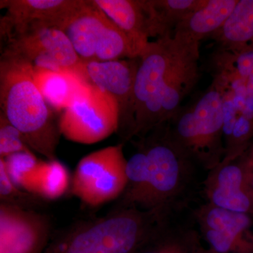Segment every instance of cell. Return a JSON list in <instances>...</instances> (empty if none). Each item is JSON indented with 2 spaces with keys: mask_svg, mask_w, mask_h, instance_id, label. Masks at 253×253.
Wrapping results in <instances>:
<instances>
[{
  "mask_svg": "<svg viewBox=\"0 0 253 253\" xmlns=\"http://www.w3.org/2000/svg\"><path fill=\"white\" fill-rule=\"evenodd\" d=\"M199 47L177 34L149 42L139 56L134 82L132 139L169 123L180 111L201 76Z\"/></svg>",
  "mask_w": 253,
  "mask_h": 253,
  "instance_id": "obj_1",
  "label": "cell"
},
{
  "mask_svg": "<svg viewBox=\"0 0 253 253\" xmlns=\"http://www.w3.org/2000/svg\"><path fill=\"white\" fill-rule=\"evenodd\" d=\"M0 106L32 151L48 161L56 159L61 135L59 121L35 83L33 65L8 49L0 60Z\"/></svg>",
  "mask_w": 253,
  "mask_h": 253,
  "instance_id": "obj_2",
  "label": "cell"
},
{
  "mask_svg": "<svg viewBox=\"0 0 253 253\" xmlns=\"http://www.w3.org/2000/svg\"><path fill=\"white\" fill-rule=\"evenodd\" d=\"M134 141L147 158V186L140 210L168 214L184 212L202 186L198 179L202 169L173 138L169 123Z\"/></svg>",
  "mask_w": 253,
  "mask_h": 253,
  "instance_id": "obj_3",
  "label": "cell"
},
{
  "mask_svg": "<svg viewBox=\"0 0 253 253\" xmlns=\"http://www.w3.org/2000/svg\"><path fill=\"white\" fill-rule=\"evenodd\" d=\"M166 217L156 210L113 208L61 229L49 253H135Z\"/></svg>",
  "mask_w": 253,
  "mask_h": 253,
  "instance_id": "obj_4",
  "label": "cell"
},
{
  "mask_svg": "<svg viewBox=\"0 0 253 253\" xmlns=\"http://www.w3.org/2000/svg\"><path fill=\"white\" fill-rule=\"evenodd\" d=\"M223 96L224 87L217 78L194 104L181 108L169 122L173 138L206 172L225 154Z\"/></svg>",
  "mask_w": 253,
  "mask_h": 253,
  "instance_id": "obj_5",
  "label": "cell"
},
{
  "mask_svg": "<svg viewBox=\"0 0 253 253\" xmlns=\"http://www.w3.org/2000/svg\"><path fill=\"white\" fill-rule=\"evenodd\" d=\"M126 163L123 144L86 155L78 162L73 172L71 193L91 208L119 199L126 185Z\"/></svg>",
  "mask_w": 253,
  "mask_h": 253,
  "instance_id": "obj_6",
  "label": "cell"
},
{
  "mask_svg": "<svg viewBox=\"0 0 253 253\" xmlns=\"http://www.w3.org/2000/svg\"><path fill=\"white\" fill-rule=\"evenodd\" d=\"M119 124L117 101L89 83L59 119L61 135L68 141L86 145L96 144L118 133Z\"/></svg>",
  "mask_w": 253,
  "mask_h": 253,
  "instance_id": "obj_7",
  "label": "cell"
},
{
  "mask_svg": "<svg viewBox=\"0 0 253 253\" xmlns=\"http://www.w3.org/2000/svg\"><path fill=\"white\" fill-rule=\"evenodd\" d=\"M5 49L27 59L33 68L72 73L86 81L84 62L64 32L44 23H35L10 37Z\"/></svg>",
  "mask_w": 253,
  "mask_h": 253,
  "instance_id": "obj_8",
  "label": "cell"
},
{
  "mask_svg": "<svg viewBox=\"0 0 253 253\" xmlns=\"http://www.w3.org/2000/svg\"><path fill=\"white\" fill-rule=\"evenodd\" d=\"M191 218L209 249L215 253H253V217L206 202Z\"/></svg>",
  "mask_w": 253,
  "mask_h": 253,
  "instance_id": "obj_9",
  "label": "cell"
},
{
  "mask_svg": "<svg viewBox=\"0 0 253 253\" xmlns=\"http://www.w3.org/2000/svg\"><path fill=\"white\" fill-rule=\"evenodd\" d=\"M201 189L210 204L253 217L251 148L234 161L220 163L208 171Z\"/></svg>",
  "mask_w": 253,
  "mask_h": 253,
  "instance_id": "obj_10",
  "label": "cell"
},
{
  "mask_svg": "<svg viewBox=\"0 0 253 253\" xmlns=\"http://www.w3.org/2000/svg\"><path fill=\"white\" fill-rule=\"evenodd\" d=\"M86 81L114 98L119 106L118 134L125 141L132 139L134 116L133 92L139 58L84 62Z\"/></svg>",
  "mask_w": 253,
  "mask_h": 253,
  "instance_id": "obj_11",
  "label": "cell"
},
{
  "mask_svg": "<svg viewBox=\"0 0 253 253\" xmlns=\"http://www.w3.org/2000/svg\"><path fill=\"white\" fill-rule=\"evenodd\" d=\"M51 230L45 213L0 201V253H36Z\"/></svg>",
  "mask_w": 253,
  "mask_h": 253,
  "instance_id": "obj_12",
  "label": "cell"
},
{
  "mask_svg": "<svg viewBox=\"0 0 253 253\" xmlns=\"http://www.w3.org/2000/svg\"><path fill=\"white\" fill-rule=\"evenodd\" d=\"M83 0H9L0 1L6 13L1 18V37L8 39L35 23L59 29Z\"/></svg>",
  "mask_w": 253,
  "mask_h": 253,
  "instance_id": "obj_13",
  "label": "cell"
},
{
  "mask_svg": "<svg viewBox=\"0 0 253 253\" xmlns=\"http://www.w3.org/2000/svg\"><path fill=\"white\" fill-rule=\"evenodd\" d=\"M181 213L165 218L135 253H208L191 216L182 221Z\"/></svg>",
  "mask_w": 253,
  "mask_h": 253,
  "instance_id": "obj_14",
  "label": "cell"
},
{
  "mask_svg": "<svg viewBox=\"0 0 253 253\" xmlns=\"http://www.w3.org/2000/svg\"><path fill=\"white\" fill-rule=\"evenodd\" d=\"M110 21L94 0H83L60 29L67 36L82 61L87 62L94 61L98 42Z\"/></svg>",
  "mask_w": 253,
  "mask_h": 253,
  "instance_id": "obj_15",
  "label": "cell"
},
{
  "mask_svg": "<svg viewBox=\"0 0 253 253\" xmlns=\"http://www.w3.org/2000/svg\"><path fill=\"white\" fill-rule=\"evenodd\" d=\"M126 35L138 56L149 43L151 20L147 0H94Z\"/></svg>",
  "mask_w": 253,
  "mask_h": 253,
  "instance_id": "obj_16",
  "label": "cell"
},
{
  "mask_svg": "<svg viewBox=\"0 0 253 253\" xmlns=\"http://www.w3.org/2000/svg\"><path fill=\"white\" fill-rule=\"evenodd\" d=\"M239 0H208L176 26L174 34L201 42L220 29Z\"/></svg>",
  "mask_w": 253,
  "mask_h": 253,
  "instance_id": "obj_17",
  "label": "cell"
},
{
  "mask_svg": "<svg viewBox=\"0 0 253 253\" xmlns=\"http://www.w3.org/2000/svg\"><path fill=\"white\" fill-rule=\"evenodd\" d=\"M219 52H239L253 42V0H239L220 29L209 37Z\"/></svg>",
  "mask_w": 253,
  "mask_h": 253,
  "instance_id": "obj_18",
  "label": "cell"
},
{
  "mask_svg": "<svg viewBox=\"0 0 253 253\" xmlns=\"http://www.w3.org/2000/svg\"><path fill=\"white\" fill-rule=\"evenodd\" d=\"M33 78L46 104L58 112L67 109L88 84L72 73L38 68H33Z\"/></svg>",
  "mask_w": 253,
  "mask_h": 253,
  "instance_id": "obj_19",
  "label": "cell"
},
{
  "mask_svg": "<svg viewBox=\"0 0 253 253\" xmlns=\"http://www.w3.org/2000/svg\"><path fill=\"white\" fill-rule=\"evenodd\" d=\"M208 0H147L151 38L173 36L176 26Z\"/></svg>",
  "mask_w": 253,
  "mask_h": 253,
  "instance_id": "obj_20",
  "label": "cell"
},
{
  "mask_svg": "<svg viewBox=\"0 0 253 253\" xmlns=\"http://www.w3.org/2000/svg\"><path fill=\"white\" fill-rule=\"evenodd\" d=\"M136 151L126 163V185L124 193L114 208H136L140 209L148 181L147 158L142 147L131 140Z\"/></svg>",
  "mask_w": 253,
  "mask_h": 253,
  "instance_id": "obj_21",
  "label": "cell"
},
{
  "mask_svg": "<svg viewBox=\"0 0 253 253\" xmlns=\"http://www.w3.org/2000/svg\"><path fill=\"white\" fill-rule=\"evenodd\" d=\"M68 168L57 159L42 161L35 181V195L45 201H55L71 189Z\"/></svg>",
  "mask_w": 253,
  "mask_h": 253,
  "instance_id": "obj_22",
  "label": "cell"
},
{
  "mask_svg": "<svg viewBox=\"0 0 253 253\" xmlns=\"http://www.w3.org/2000/svg\"><path fill=\"white\" fill-rule=\"evenodd\" d=\"M6 171L14 185L34 194L35 181L42 163L33 151H23L4 158Z\"/></svg>",
  "mask_w": 253,
  "mask_h": 253,
  "instance_id": "obj_23",
  "label": "cell"
},
{
  "mask_svg": "<svg viewBox=\"0 0 253 253\" xmlns=\"http://www.w3.org/2000/svg\"><path fill=\"white\" fill-rule=\"evenodd\" d=\"M253 143V115L239 112L231 133L224 140L225 154L221 163H229L245 154Z\"/></svg>",
  "mask_w": 253,
  "mask_h": 253,
  "instance_id": "obj_24",
  "label": "cell"
},
{
  "mask_svg": "<svg viewBox=\"0 0 253 253\" xmlns=\"http://www.w3.org/2000/svg\"><path fill=\"white\" fill-rule=\"evenodd\" d=\"M222 54L223 65L226 73L246 87L250 96L253 97V42L239 52H219Z\"/></svg>",
  "mask_w": 253,
  "mask_h": 253,
  "instance_id": "obj_25",
  "label": "cell"
},
{
  "mask_svg": "<svg viewBox=\"0 0 253 253\" xmlns=\"http://www.w3.org/2000/svg\"><path fill=\"white\" fill-rule=\"evenodd\" d=\"M0 201L25 209L37 210L46 202L39 196L19 189L11 180L4 158H0Z\"/></svg>",
  "mask_w": 253,
  "mask_h": 253,
  "instance_id": "obj_26",
  "label": "cell"
},
{
  "mask_svg": "<svg viewBox=\"0 0 253 253\" xmlns=\"http://www.w3.org/2000/svg\"><path fill=\"white\" fill-rule=\"evenodd\" d=\"M23 151H33L24 136L0 111V158Z\"/></svg>",
  "mask_w": 253,
  "mask_h": 253,
  "instance_id": "obj_27",
  "label": "cell"
},
{
  "mask_svg": "<svg viewBox=\"0 0 253 253\" xmlns=\"http://www.w3.org/2000/svg\"><path fill=\"white\" fill-rule=\"evenodd\" d=\"M251 160H252V173H253V143L252 146H251Z\"/></svg>",
  "mask_w": 253,
  "mask_h": 253,
  "instance_id": "obj_28",
  "label": "cell"
},
{
  "mask_svg": "<svg viewBox=\"0 0 253 253\" xmlns=\"http://www.w3.org/2000/svg\"><path fill=\"white\" fill-rule=\"evenodd\" d=\"M215 253L213 252V251H211V249H209V253Z\"/></svg>",
  "mask_w": 253,
  "mask_h": 253,
  "instance_id": "obj_29",
  "label": "cell"
}]
</instances>
